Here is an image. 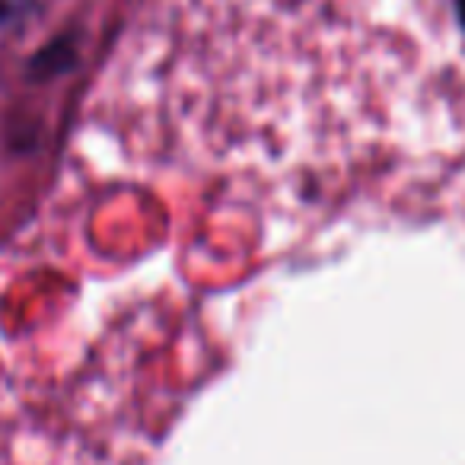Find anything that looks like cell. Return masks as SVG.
Instances as JSON below:
<instances>
[{"mask_svg": "<svg viewBox=\"0 0 465 465\" xmlns=\"http://www.w3.org/2000/svg\"><path fill=\"white\" fill-rule=\"evenodd\" d=\"M456 7H459V20H462V26H465V0H456Z\"/></svg>", "mask_w": 465, "mask_h": 465, "instance_id": "obj_1", "label": "cell"}]
</instances>
